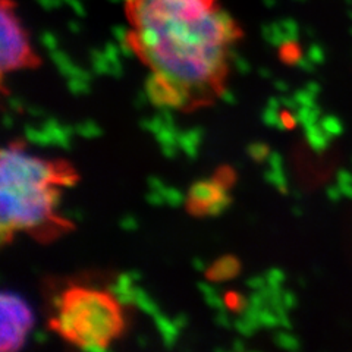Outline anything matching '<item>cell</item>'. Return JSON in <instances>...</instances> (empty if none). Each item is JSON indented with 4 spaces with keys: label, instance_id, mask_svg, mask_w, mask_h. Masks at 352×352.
Segmentation results:
<instances>
[{
    "label": "cell",
    "instance_id": "obj_1",
    "mask_svg": "<svg viewBox=\"0 0 352 352\" xmlns=\"http://www.w3.org/2000/svg\"><path fill=\"white\" fill-rule=\"evenodd\" d=\"M128 40L153 71L188 87L219 81L242 32L220 0H124Z\"/></svg>",
    "mask_w": 352,
    "mask_h": 352
},
{
    "label": "cell",
    "instance_id": "obj_2",
    "mask_svg": "<svg viewBox=\"0 0 352 352\" xmlns=\"http://www.w3.org/2000/svg\"><path fill=\"white\" fill-rule=\"evenodd\" d=\"M60 170L16 146L0 153V238L6 244L14 230L43 226L53 213L50 191Z\"/></svg>",
    "mask_w": 352,
    "mask_h": 352
},
{
    "label": "cell",
    "instance_id": "obj_3",
    "mask_svg": "<svg viewBox=\"0 0 352 352\" xmlns=\"http://www.w3.org/2000/svg\"><path fill=\"white\" fill-rule=\"evenodd\" d=\"M63 310L74 318V338L71 342L81 346L87 342L109 345L120 335L124 320L119 304L109 292L103 294L85 288H72L63 294Z\"/></svg>",
    "mask_w": 352,
    "mask_h": 352
},
{
    "label": "cell",
    "instance_id": "obj_4",
    "mask_svg": "<svg viewBox=\"0 0 352 352\" xmlns=\"http://www.w3.org/2000/svg\"><path fill=\"white\" fill-rule=\"evenodd\" d=\"M0 68L3 74L37 63L14 0H2L0 5Z\"/></svg>",
    "mask_w": 352,
    "mask_h": 352
},
{
    "label": "cell",
    "instance_id": "obj_5",
    "mask_svg": "<svg viewBox=\"0 0 352 352\" xmlns=\"http://www.w3.org/2000/svg\"><path fill=\"white\" fill-rule=\"evenodd\" d=\"M34 326L31 307L15 292L0 294V349L18 351L25 345L27 335Z\"/></svg>",
    "mask_w": 352,
    "mask_h": 352
},
{
    "label": "cell",
    "instance_id": "obj_6",
    "mask_svg": "<svg viewBox=\"0 0 352 352\" xmlns=\"http://www.w3.org/2000/svg\"><path fill=\"white\" fill-rule=\"evenodd\" d=\"M230 204L228 185L217 178L197 181L188 194V210L195 216H219Z\"/></svg>",
    "mask_w": 352,
    "mask_h": 352
},
{
    "label": "cell",
    "instance_id": "obj_7",
    "mask_svg": "<svg viewBox=\"0 0 352 352\" xmlns=\"http://www.w3.org/2000/svg\"><path fill=\"white\" fill-rule=\"evenodd\" d=\"M144 90L150 103L159 109H182L190 103L188 85L164 72L153 71L146 80Z\"/></svg>",
    "mask_w": 352,
    "mask_h": 352
},
{
    "label": "cell",
    "instance_id": "obj_8",
    "mask_svg": "<svg viewBox=\"0 0 352 352\" xmlns=\"http://www.w3.org/2000/svg\"><path fill=\"white\" fill-rule=\"evenodd\" d=\"M241 270V263L234 256L220 257L210 269H207L206 274L212 282H225L236 278Z\"/></svg>",
    "mask_w": 352,
    "mask_h": 352
},
{
    "label": "cell",
    "instance_id": "obj_9",
    "mask_svg": "<svg viewBox=\"0 0 352 352\" xmlns=\"http://www.w3.org/2000/svg\"><path fill=\"white\" fill-rule=\"evenodd\" d=\"M41 128L52 137L54 146H58L63 150H71V147H72L71 137L75 134V126L62 125V124H59L58 119L47 118L43 122Z\"/></svg>",
    "mask_w": 352,
    "mask_h": 352
},
{
    "label": "cell",
    "instance_id": "obj_10",
    "mask_svg": "<svg viewBox=\"0 0 352 352\" xmlns=\"http://www.w3.org/2000/svg\"><path fill=\"white\" fill-rule=\"evenodd\" d=\"M153 320L157 327L159 335L162 336L164 348L172 349L176 345V339L179 336V332H181L179 327L176 326L175 322L170 320L168 316L162 314L160 311L156 316H153Z\"/></svg>",
    "mask_w": 352,
    "mask_h": 352
},
{
    "label": "cell",
    "instance_id": "obj_11",
    "mask_svg": "<svg viewBox=\"0 0 352 352\" xmlns=\"http://www.w3.org/2000/svg\"><path fill=\"white\" fill-rule=\"evenodd\" d=\"M204 137L203 128H192L188 131L179 132L178 135V146L185 153L188 159H195L198 156V147H200Z\"/></svg>",
    "mask_w": 352,
    "mask_h": 352
},
{
    "label": "cell",
    "instance_id": "obj_12",
    "mask_svg": "<svg viewBox=\"0 0 352 352\" xmlns=\"http://www.w3.org/2000/svg\"><path fill=\"white\" fill-rule=\"evenodd\" d=\"M304 131H305V137H307L308 144H310V147L317 153H322L323 150H326L330 140H332V137H330L327 132L322 128L320 122L307 125V126H304Z\"/></svg>",
    "mask_w": 352,
    "mask_h": 352
},
{
    "label": "cell",
    "instance_id": "obj_13",
    "mask_svg": "<svg viewBox=\"0 0 352 352\" xmlns=\"http://www.w3.org/2000/svg\"><path fill=\"white\" fill-rule=\"evenodd\" d=\"M134 296H135V305L141 311H144L151 317L156 316L160 311L157 302L153 298H150V295L147 294L146 289L140 288V286H134Z\"/></svg>",
    "mask_w": 352,
    "mask_h": 352
},
{
    "label": "cell",
    "instance_id": "obj_14",
    "mask_svg": "<svg viewBox=\"0 0 352 352\" xmlns=\"http://www.w3.org/2000/svg\"><path fill=\"white\" fill-rule=\"evenodd\" d=\"M24 135H25V140L30 141L31 144H36V146H40V147L54 146L52 137L43 128H36V126H32V125H25L24 126Z\"/></svg>",
    "mask_w": 352,
    "mask_h": 352
},
{
    "label": "cell",
    "instance_id": "obj_15",
    "mask_svg": "<svg viewBox=\"0 0 352 352\" xmlns=\"http://www.w3.org/2000/svg\"><path fill=\"white\" fill-rule=\"evenodd\" d=\"M178 135L179 131L176 125H164L156 135V141L159 142L160 147H166V146H178Z\"/></svg>",
    "mask_w": 352,
    "mask_h": 352
},
{
    "label": "cell",
    "instance_id": "obj_16",
    "mask_svg": "<svg viewBox=\"0 0 352 352\" xmlns=\"http://www.w3.org/2000/svg\"><path fill=\"white\" fill-rule=\"evenodd\" d=\"M75 134H78L80 137L87 138V140H93V138L102 137L103 129L96 122V120L87 119V120H84V122H80L75 125Z\"/></svg>",
    "mask_w": 352,
    "mask_h": 352
},
{
    "label": "cell",
    "instance_id": "obj_17",
    "mask_svg": "<svg viewBox=\"0 0 352 352\" xmlns=\"http://www.w3.org/2000/svg\"><path fill=\"white\" fill-rule=\"evenodd\" d=\"M273 342L276 344V346H279L280 349H286V351H298L301 348L298 338H295L288 332H283V330H279V332L274 333Z\"/></svg>",
    "mask_w": 352,
    "mask_h": 352
},
{
    "label": "cell",
    "instance_id": "obj_18",
    "mask_svg": "<svg viewBox=\"0 0 352 352\" xmlns=\"http://www.w3.org/2000/svg\"><path fill=\"white\" fill-rule=\"evenodd\" d=\"M264 181L267 184H272L273 186L282 192L286 194L288 192V179H286L285 170H274V169H269L264 172Z\"/></svg>",
    "mask_w": 352,
    "mask_h": 352
},
{
    "label": "cell",
    "instance_id": "obj_19",
    "mask_svg": "<svg viewBox=\"0 0 352 352\" xmlns=\"http://www.w3.org/2000/svg\"><path fill=\"white\" fill-rule=\"evenodd\" d=\"M225 301L229 310L236 313H242L248 307V298L244 295H241L239 292H229L225 296Z\"/></svg>",
    "mask_w": 352,
    "mask_h": 352
},
{
    "label": "cell",
    "instance_id": "obj_20",
    "mask_svg": "<svg viewBox=\"0 0 352 352\" xmlns=\"http://www.w3.org/2000/svg\"><path fill=\"white\" fill-rule=\"evenodd\" d=\"M261 120H263L264 125L274 126L278 129H283V126H282V113L279 112L278 109H273L270 106L264 107V110L261 112Z\"/></svg>",
    "mask_w": 352,
    "mask_h": 352
},
{
    "label": "cell",
    "instance_id": "obj_21",
    "mask_svg": "<svg viewBox=\"0 0 352 352\" xmlns=\"http://www.w3.org/2000/svg\"><path fill=\"white\" fill-rule=\"evenodd\" d=\"M247 153L252 160L261 163L264 160H267L270 148L264 144V142H251V144L247 147Z\"/></svg>",
    "mask_w": 352,
    "mask_h": 352
},
{
    "label": "cell",
    "instance_id": "obj_22",
    "mask_svg": "<svg viewBox=\"0 0 352 352\" xmlns=\"http://www.w3.org/2000/svg\"><path fill=\"white\" fill-rule=\"evenodd\" d=\"M66 87H68V90L72 96H87L91 93L90 81H85L81 78H68Z\"/></svg>",
    "mask_w": 352,
    "mask_h": 352
},
{
    "label": "cell",
    "instance_id": "obj_23",
    "mask_svg": "<svg viewBox=\"0 0 352 352\" xmlns=\"http://www.w3.org/2000/svg\"><path fill=\"white\" fill-rule=\"evenodd\" d=\"M260 324L266 329L279 327V317L274 313L270 307H264L260 310Z\"/></svg>",
    "mask_w": 352,
    "mask_h": 352
},
{
    "label": "cell",
    "instance_id": "obj_24",
    "mask_svg": "<svg viewBox=\"0 0 352 352\" xmlns=\"http://www.w3.org/2000/svg\"><path fill=\"white\" fill-rule=\"evenodd\" d=\"M320 125L332 138L339 135L340 132H342V124H340V120L338 118H335V116H324V118H322L320 119Z\"/></svg>",
    "mask_w": 352,
    "mask_h": 352
},
{
    "label": "cell",
    "instance_id": "obj_25",
    "mask_svg": "<svg viewBox=\"0 0 352 352\" xmlns=\"http://www.w3.org/2000/svg\"><path fill=\"white\" fill-rule=\"evenodd\" d=\"M163 126H164V122H163V119H162L160 115L140 120V128L142 131H146V132H151L153 135H156Z\"/></svg>",
    "mask_w": 352,
    "mask_h": 352
},
{
    "label": "cell",
    "instance_id": "obj_26",
    "mask_svg": "<svg viewBox=\"0 0 352 352\" xmlns=\"http://www.w3.org/2000/svg\"><path fill=\"white\" fill-rule=\"evenodd\" d=\"M264 276H266L267 285L272 286V288H282L285 280H286L285 272L280 270V269H276V267L269 269V270L266 272V274H264Z\"/></svg>",
    "mask_w": 352,
    "mask_h": 352
},
{
    "label": "cell",
    "instance_id": "obj_27",
    "mask_svg": "<svg viewBox=\"0 0 352 352\" xmlns=\"http://www.w3.org/2000/svg\"><path fill=\"white\" fill-rule=\"evenodd\" d=\"M164 198H166V204L170 207H179L185 203L184 192L179 191L178 188H175V186H168Z\"/></svg>",
    "mask_w": 352,
    "mask_h": 352
},
{
    "label": "cell",
    "instance_id": "obj_28",
    "mask_svg": "<svg viewBox=\"0 0 352 352\" xmlns=\"http://www.w3.org/2000/svg\"><path fill=\"white\" fill-rule=\"evenodd\" d=\"M204 301L208 307L213 308V310H216V311H225L228 308L225 298H222V296L219 295V292L204 296Z\"/></svg>",
    "mask_w": 352,
    "mask_h": 352
},
{
    "label": "cell",
    "instance_id": "obj_29",
    "mask_svg": "<svg viewBox=\"0 0 352 352\" xmlns=\"http://www.w3.org/2000/svg\"><path fill=\"white\" fill-rule=\"evenodd\" d=\"M234 327H235L236 332L241 336H244V338H250V336H252V335L257 332V330L252 327L247 320H244V318H242V317L236 318V320L234 322Z\"/></svg>",
    "mask_w": 352,
    "mask_h": 352
},
{
    "label": "cell",
    "instance_id": "obj_30",
    "mask_svg": "<svg viewBox=\"0 0 352 352\" xmlns=\"http://www.w3.org/2000/svg\"><path fill=\"white\" fill-rule=\"evenodd\" d=\"M294 98L296 100V103H298V106H316V102L314 98L316 96H313L310 91L307 90V88H304V90H298L295 94H294Z\"/></svg>",
    "mask_w": 352,
    "mask_h": 352
},
{
    "label": "cell",
    "instance_id": "obj_31",
    "mask_svg": "<svg viewBox=\"0 0 352 352\" xmlns=\"http://www.w3.org/2000/svg\"><path fill=\"white\" fill-rule=\"evenodd\" d=\"M119 226H120V229L126 230V232H134V230L138 229L140 223L132 214H125L122 219L119 220Z\"/></svg>",
    "mask_w": 352,
    "mask_h": 352
},
{
    "label": "cell",
    "instance_id": "obj_32",
    "mask_svg": "<svg viewBox=\"0 0 352 352\" xmlns=\"http://www.w3.org/2000/svg\"><path fill=\"white\" fill-rule=\"evenodd\" d=\"M147 184H148V188H150V190L159 191V192H162L163 195L166 194L168 186H166V184H164V182L159 178V176H148Z\"/></svg>",
    "mask_w": 352,
    "mask_h": 352
},
{
    "label": "cell",
    "instance_id": "obj_33",
    "mask_svg": "<svg viewBox=\"0 0 352 352\" xmlns=\"http://www.w3.org/2000/svg\"><path fill=\"white\" fill-rule=\"evenodd\" d=\"M248 305L257 308V310H261V308L267 305V302L264 300V296L261 295L260 291H254L248 296Z\"/></svg>",
    "mask_w": 352,
    "mask_h": 352
},
{
    "label": "cell",
    "instance_id": "obj_34",
    "mask_svg": "<svg viewBox=\"0 0 352 352\" xmlns=\"http://www.w3.org/2000/svg\"><path fill=\"white\" fill-rule=\"evenodd\" d=\"M245 285L252 291H260L267 285V280L266 276H251L245 280Z\"/></svg>",
    "mask_w": 352,
    "mask_h": 352
},
{
    "label": "cell",
    "instance_id": "obj_35",
    "mask_svg": "<svg viewBox=\"0 0 352 352\" xmlns=\"http://www.w3.org/2000/svg\"><path fill=\"white\" fill-rule=\"evenodd\" d=\"M282 302H283V307L288 311L298 305V300H296V295L292 291H283L282 292Z\"/></svg>",
    "mask_w": 352,
    "mask_h": 352
},
{
    "label": "cell",
    "instance_id": "obj_36",
    "mask_svg": "<svg viewBox=\"0 0 352 352\" xmlns=\"http://www.w3.org/2000/svg\"><path fill=\"white\" fill-rule=\"evenodd\" d=\"M146 201H147L148 204H151V206L159 207V206L166 204V198H164V195H163L162 192L150 190V192L146 195Z\"/></svg>",
    "mask_w": 352,
    "mask_h": 352
},
{
    "label": "cell",
    "instance_id": "obj_37",
    "mask_svg": "<svg viewBox=\"0 0 352 352\" xmlns=\"http://www.w3.org/2000/svg\"><path fill=\"white\" fill-rule=\"evenodd\" d=\"M267 163H269V168L274 169V170H285L283 169V159L279 153L276 151H272L267 157Z\"/></svg>",
    "mask_w": 352,
    "mask_h": 352
},
{
    "label": "cell",
    "instance_id": "obj_38",
    "mask_svg": "<svg viewBox=\"0 0 352 352\" xmlns=\"http://www.w3.org/2000/svg\"><path fill=\"white\" fill-rule=\"evenodd\" d=\"M214 323L222 329H230L234 326V323L230 322V317L228 316L226 310L225 311H217V314L214 317Z\"/></svg>",
    "mask_w": 352,
    "mask_h": 352
},
{
    "label": "cell",
    "instance_id": "obj_39",
    "mask_svg": "<svg viewBox=\"0 0 352 352\" xmlns=\"http://www.w3.org/2000/svg\"><path fill=\"white\" fill-rule=\"evenodd\" d=\"M219 97H220V100H222L226 104H229V106H234L238 102L235 93L228 90V88H222V90H220V93H219Z\"/></svg>",
    "mask_w": 352,
    "mask_h": 352
},
{
    "label": "cell",
    "instance_id": "obj_40",
    "mask_svg": "<svg viewBox=\"0 0 352 352\" xmlns=\"http://www.w3.org/2000/svg\"><path fill=\"white\" fill-rule=\"evenodd\" d=\"M116 282L125 289H132V288H134V283H135V280L131 278L129 272L128 273H120L118 279H116Z\"/></svg>",
    "mask_w": 352,
    "mask_h": 352
},
{
    "label": "cell",
    "instance_id": "obj_41",
    "mask_svg": "<svg viewBox=\"0 0 352 352\" xmlns=\"http://www.w3.org/2000/svg\"><path fill=\"white\" fill-rule=\"evenodd\" d=\"M8 104H9L10 110H14V112H22V110L27 109L25 103L22 102L19 97H15V96L9 98V100H8Z\"/></svg>",
    "mask_w": 352,
    "mask_h": 352
},
{
    "label": "cell",
    "instance_id": "obj_42",
    "mask_svg": "<svg viewBox=\"0 0 352 352\" xmlns=\"http://www.w3.org/2000/svg\"><path fill=\"white\" fill-rule=\"evenodd\" d=\"M295 124H298V120H296L295 115H291L289 112H283L282 113V126H283V129H289Z\"/></svg>",
    "mask_w": 352,
    "mask_h": 352
},
{
    "label": "cell",
    "instance_id": "obj_43",
    "mask_svg": "<svg viewBox=\"0 0 352 352\" xmlns=\"http://www.w3.org/2000/svg\"><path fill=\"white\" fill-rule=\"evenodd\" d=\"M82 351H90V352H103L107 349V345L100 342H87L80 346Z\"/></svg>",
    "mask_w": 352,
    "mask_h": 352
},
{
    "label": "cell",
    "instance_id": "obj_44",
    "mask_svg": "<svg viewBox=\"0 0 352 352\" xmlns=\"http://www.w3.org/2000/svg\"><path fill=\"white\" fill-rule=\"evenodd\" d=\"M198 291H200L203 294V296H207V295H212V294H217V289L214 288V286L212 283L208 282H200L197 285Z\"/></svg>",
    "mask_w": 352,
    "mask_h": 352
},
{
    "label": "cell",
    "instance_id": "obj_45",
    "mask_svg": "<svg viewBox=\"0 0 352 352\" xmlns=\"http://www.w3.org/2000/svg\"><path fill=\"white\" fill-rule=\"evenodd\" d=\"M147 103H150V100H148V96H147L146 90L138 91V94L135 96V100H134L135 107H137V109H142Z\"/></svg>",
    "mask_w": 352,
    "mask_h": 352
},
{
    "label": "cell",
    "instance_id": "obj_46",
    "mask_svg": "<svg viewBox=\"0 0 352 352\" xmlns=\"http://www.w3.org/2000/svg\"><path fill=\"white\" fill-rule=\"evenodd\" d=\"M159 115L162 116L164 125H176L175 124V119H173V115L170 112V109H160Z\"/></svg>",
    "mask_w": 352,
    "mask_h": 352
},
{
    "label": "cell",
    "instance_id": "obj_47",
    "mask_svg": "<svg viewBox=\"0 0 352 352\" xmlns=\"http://www.w3.org/2000/svg\"><path fill=\"white\" fill-rule=\"evenodd\" d=\"M327 197L332 201H338V200H340V197H344L342 192H340V188L338 186V184L333 185V186H329V188H327Z\"/></svg>",
    "mask_w": 352,
    "mask_h": 352
},
{
    "label": "cell",
    "instance_id": "obj_48",
    "mask_svg": "<svg viewBox=\"0 0 352 352\" xmlns=\"http://www.w3.org/2000/svg\"><path fill=\"white\" fill-rule=\"evenodd\" d=\"M178 148L176 146H166V147H160L162 150V154L166 159H175L176 154H178Z\"/></svg>",
    "mask_w": 352,
    "mask_h": 352
},
{
    "label": "cell",
    "instance_id": "obj_49",
    "mask_svg": "<svg viewBox=\"0 0 352 352\" xmlns=\"http://www.w3.org/2000/svg\"><path fill=\"white\" fill-rule=\"evenodd\" d=\"M173 322H175L176 326L179 327V330H182V329H185L186 326H188V316L181 313V314H178V316H175Z\"/></svg>",
    "mask_w": 352,
    "mask_h": 352
},
{
    "label": "cell",
    "instance_id": "obj_50",
    "mask_svg": "<svg viewBox=\"0 0 352 352\" xmlns=\"http://www.w3.org/2000/svg\"><path fill=\"white\" fill-rule=\"evenodd\" d=\"M191 264H192L194 270H197V272H200V273L207 272V264H206V261H204L203 258H200V257H195V258H192Z\"/></svg>",
    "mask_w": 352,
    "mask_h": 352
},
{
    "label": "cell",
    "instance_id": "obj_51",
    "mask_svg": "<svg viewBox=\"0 0 352 352\" xmlns=\"http://www.w3.org/2000/svg\"><path fill=\"white\" fill-rule=\"evenodd\" d=\"M32 339H34L37 344L43 345V344H46V342H47V340H49V336H47V333H46V332H43V330H36V332L32 333Z\"/></svg>",
    "mask_w": 352,
    "mask_h": 352
},
{
    "label": "cell",
    "instance_id": "obj_52",
    "mask_svg": "<svg viewBox=\"0 0 352 352\" xmlns=\"http://www.w3.org/2000/svg\"><path fill=\"white\" fill-rule=\"evenodd\" d=\"M63 217L71 219V220H82L84 213H82V210H65Z\"/></svg>",
    "mask_w": 352,
    "mask_h": 352
},
{
    "label": "cell",
    "instance_id": "obj_53",
    "mask_svg": "<svg viewBox=\"0 0 352 352\" xmlns=\"http://www.w3.org/2000/svg\"><path fill=\"white\" fill-rule=\"evenodd\" d=\"M52 305L53 308H56V310H62L63 305H65V296L63 295H53L52 296Z\"/></svg>",
    "mask_w": 352,
    "mask_h": 352
},
{
    "label": "cell",
    "instance_id": "obj_54",
    "mask_svg": "<svg viewBox=\"0 0 352 352\" xmlns=\"http://www.w3.org/2000/svg\"><path fill=\"white\" fill-rule=\"evenodd\" d=\"M27 112L31 115V116H36V118H41L44 115L43 109L38 107V106H27Z\"/></svg>",
    "mask_w": 352,
    "mask_h": 352
},
{
    "label": "cell",
    "instance_id": "obj_55",
    "mask_svg": "<svg viewBox=\"0 0 352 352\" xmlns=\"http://www.w3.org/2000/svg\"><path fill=\"white\" fill-rule=\"evenodd\" d=\"M273 85H274V88H276V90H278L279 93H282V94L288 93V90H289V85L286 84L285 81H274Z\"/></svg>",
    "mask_w": 352,
    "mask_h": 352
},
{
    "label": "cell",
    "instance_id": "obj_56",
    "mask_svg": "<svg viewBox=\"0 0 352 352\" xmlns=\"http://www.w3.org/2000/svg\"><path fill=\"white\" fill-rule=\"evenodd\" d=\"M232 349H234L235 352H244V351L247 349V345L244 344V340L235 339L234 344H232Z\"/></svg>",
    "mask_w": 352,
    "mask_h": 352
},
{
    "label": "cell",
    "instance_id": "obj_57",
    "mask_svg": "<svg viewBox=\"0 0 352 352\" xmlns=\"http://www.w3.org/2000/svg\"><path fill=\"white\" fill-rule=\"evenodd\" d=\"M305 88L308 91H310L313 96H316L317 97V94L320 93V85H318L317 82H308L307 85H305Z\"/></svg>",
    "mask_w": 352,
    "mask_h": 352
},
{
    "label": "cell",
    "instance_id": "obj_58",
    "mask_svg": "<svg viewBox=\"0 0 352 352\" xmlns=\"http://www.w3.org/2000/svg\"><path fill=\"white\" fill-rule=\"evenodd\" d=\"M2 125H3L5 129H10V128H12V126H14V119H12V116L5 113L3 118H2Z\"/></svg>",
    "mask_w": 352,
    "mask_h": 352
},
{
    "label": "cell",
    "instance_id": "obj_59",
    "mask_svg": "<svg viewBox=\"0 0 352 352\" xmlns=\"http://www.w3.org/2000/svg\"><path fill=\"white\" fill-rule=\"evenodd\" d=\"M267 106H270V107H273V109H280V106H282V102H280V97H270L269 100H267Z\"/></svg>",
    "mask_w": 352,
    "mask_h": 352
},
{
    "label": "cell",
    "instance_id": "obj_60",
    "mask_svg": "<svg viewBox=\"0 0 352 352\" xmlns=\"http://www.w3.org/2000/svg\"><path fill=\"white\" fill-rule=\"evenodd\" d=\"M129 274H131V278L134 279L135 282H140L142 279V274H141L140 270H129Z\"/></svg>",
    "mask_w": 352,
    "mask_h": 352
},
{
    "label": "cell",
    "instance_id": "obj_61",
    "mask_svg": "<svg viewBox=\"0 0 352 352\" xmlns=\"http://www.w3.org/2000/svg\"><path fill=\"white\" fill-rule=\"evenodd\" d=\"M137 344H138L141 348H146L147 344H148V340H147L146 336H138V338H137Z\"/></svg>",
    "mask_w": 352,
    "mask_h": 352
},
{
    "label": "cell",
    "instance_id": "obj_62",
    "mask_svg": "<svg viewBox=\"0 0 352 352\" xmlns=\"http://www.w3.org/2000/svg\"><path fill=\"white\" fill-rule=\"evenodd\" d=\"M258 74L263 76V78H272V72L269 71V69H266V68H261L260 71H258Z\"/></svg>",
    "mask_w": 352,
    "mask_h": 352
},
{
    "label": "cell",
    "instance_id": "obj_63",
    "mask_svg": "<svg viewBox=\"0 0 352 352\" xmlns=\"http://www.w3.org/2000/svg\"><path fill=\"white\" fill-rule=\"evenodd\" d=\"M292 213L295 216H301V208L300 207H292Z\"/></svg>",
    "mask_w": 352,
    "mask_h": 352
},
{
    "label": "cell",
    "instance_id": "obj_64",
    "mask_svg": "<svg viewBox=\"0 0 352 352\" xmlns=\"http://www.w3.org/2000/svg\"><path fill=\"white\" fill-rule=\"evenodd\" d=\"M214 351H219V352H222V351H225L223 348H214Z\"/></svg>",
    "mask_w": 352,
    "mask_h": 352
}]
</instances>
